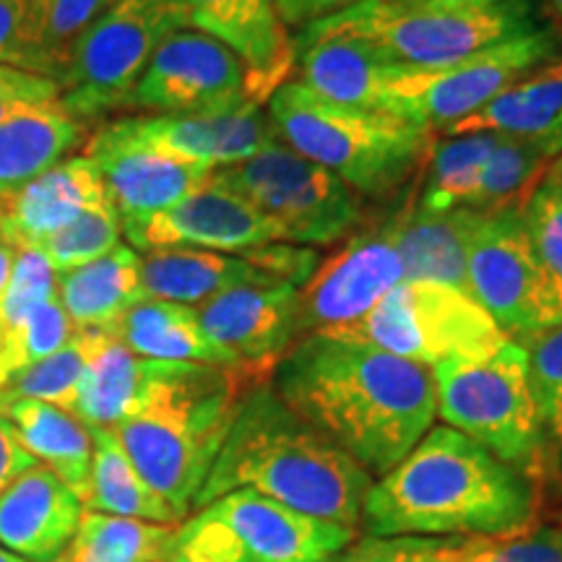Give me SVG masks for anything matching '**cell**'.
<instances>
[{"label": "cell", "mask_w": 562, "mask_h": 562, "mask_svg": "<svg viewBox=\"0 0 562 562\" xmlns=\"http://www.w3.org/2000/svg\"><path fill=\"white\" fill-rule=\"evenodd\" d=\"M203 334L252 381L269 383L281 357L302 336L300 286L245 284L195 307Z\"/></svg>", "instance_id": "obj_17"}, {"label": "cell", "mask_w": 562, "mask_h": 562, "mask_svg": "<svg viewBox=\"0 0 562 562\" xmlns=\"http://www.w3.org/2000/svg\"><path fill=\"white\" fill-rule=\"evenodd\" d=\"M469 133L544 138L558 144L562 151V63H547L531 70L442 136Z\"/></svg>", "instance_id": "obj_30"}, {"label": "cell", "mask_w": 562, "mask_h": 562, "mask_svg": "<svg viewBox=\"0 0 562 562\" xmlns=\"http://www.w3.org/2000/svg\"><path fill=\"white\" fill-rule=\"evenodd\" d=\"M558 157H562V151L552 140L497 136L495 146L484 159L467 209L490 214V211L524 206Z\"/></svg>", "instance_id": "obj_34"}, {"label": "cell", "mask_w": 562, "mask_h": 562, "mask_svg": "<svg viewBox=\"0 0 562 562\" xmlns=\"http://www.w3.org/2000/svg\"><path fill=\"white\" fill-rule=\"evenodd\" d=\"M355 3H360V0H273L284 26H300V30L334 16V13L347 11Z\"/></svg>", "instance_id": "obj_48"}, {"label": "cell", "mask_w": 562, "mask_h": 562, "mask_svg": "<svg viewBox=\"0 0 562 562\" xmlns=\"http://www.w3.org/2000/svg\"><path fill=\"white\" fill-rule=\"evenodd\" d=\"M472 539L459 537H355L331 562H463Z\"/></svg>", "instance_id": "obj_41"}, {"label": "cell", "mask_w": 562, "mask_h": 562, "mask_svg": "<svg viewBox=\"0 0 562 562\" xmlns=\"http://www.w3.org/2000/svg\"><path fill=\"white\" fill-rule=\"evenodd\" d=\"M0 240H3V206H0Z\"/></svg>", "instance_id": "obj_54"}, {"label": "cell", "mask_w": 562, "mask_h": 562, "mask_svg": "<svg viewBox=\"0 0 562 562\" xmlns=\"http://www.w3.org/2000/svg\"><path fill=\"white\" fill-rule=\"evenodd\" d=\"M544 182H552V186L562 188V157L552 161L550 170H547V175H544Z\"/></svg>", "instance_id": "obj_52"}, {"label": "cell", "mask_w": 562, "mask_h": 562, "mask_svg": "<svg viewBox=\"0 0 562 562\" xmlns=\"http://www.w3.org/2000/svg\"><path fill=\"white\" fill-rule=\"evenodd\" d=\"M89 362L87 370H83L79 391H76L70 414L87 427H110V430H115L136 409L151 360L133 355L110 331H97V328H89Z\"/></svg>", "instance_id": "obj_31"}, {"label": "cell", "mask_w": 562, "mask_h": 562, "mask_svg": "<svg viewBox=\"0 0 562 562\" xmlns=\"http://www.w3.org/2000/svg\"><path fill=\"white\" fill-rule=\"evenodd\" d=\"M558 521H560V529H562V508H560V513H558Z\"/></svg>", "instance_id": "obj_56"}, {"label": "cell", "mask_w": 562, "mask_h": 562, "mask_svg": "<svg viewBox=\"0 0 562 562\" xmlns=\"http://www.w3.org/2000/svg\"><path fill=\"white\" fill-rule=\"evenodd\" d=\"M0 66L40 74L30 45L26 0H0Z\"/></svg>", "instance_id": "obj_46"}, {"label": "cell", "mask_w": 562, "mask_h": 562, "mask_svg": "<svg viewBox=\"0 0 562 562\" xmlns=\"http://www.w3.org/2000/svg\"><path fill=\"white\" fill-rule=\"evenodd\" d=\"M110 203L102 175L89 157H68L21 188L3 206V240L16 250H37L47 237Z\"/></svg>", "instance_id": "obj_23"}, {"label": "cell", "mask_w": 562, "mask_h": 562, "mask_svg": "<svg viewBox=\"0 0 562 562\" xmlns=\"http://www.w3.org/2000/svg\"><path fill=\"white\" fill-rule=\"evenodd\" d=\"M13 258H16V248H13L11 243L0 240V297H3L5 286H9L11 269H13Z\"/></svg>", "instance_id": "obj_50"}, {"label": "cell", "mask_w": 562, "mask_h": 562, "mask_svg": "<svg viewBox=\"0 0 562 562\" xmlns=\"http://www.w3.org/2000/svg\"><path fill=\"white\" fill-rule=\"evenodd\" d=\"M89 349L91 331H76L70 336L66 347H60L55 355L47 357V360L32 364V368L13 375L11 381L0 389V398H3V402H13V398H34V402H45L70 412L74 409L76 391H79L83 370H87Z\"/></svg>", "instance_id": "obj_37"}, {"label": "cell", "mask_w": 562, "mask_h": 562, "mask_svg": "<svg viewBox=\"0 0 562 562\" xmlns=\"http://www.w3.org/2000/svg\"><path fill=\"white\" fill-rule=\"evenodd\" d=\"M112 0H26L30 45L40 76L58 81L81 34Z\"/></svg>", "instance_id": "obj_36"}, {"label": "cell", "mask_w": 562, "mask_h": 562, "mask_svg": "<svg viewBox=\"0 0 562 562\" xmlns=\"http://www.w3.org/2000/svg\"><path fill=\"white\" fill-rule=\"evenodd\" d=\"M175 537L178 524H149L83 508L79 529L58 562H170Z\"/></svg>", "instance_id": "obj_33"}, {"label": "cell", "mask_w": 562, "mask_h": 562, "mask_svg": "<svg viewBox=\"0 0 562 562\" xmlns=\"http://www.w3.org/2000/svg\"><path fill=\"white\" fill-rule=\"evenodd\" d=\"M409 5H430V9H490V5L508 3V0H396Z\"/></svg>", "instance_id": "obj_49"}, {"label": "cell", "mask_w": 562, "mask_h": 562, "mask_svg": "<svg viewBox=\"0 0 562 562\" xmlns=\"http://www.w3.org/2000/svg\"><path fill=\"white\" fill-rule=\"evenodd\" d=\"M524 220L539 261L562 290V188L539 182L524 203Z\"/></svg>", "instance_id": "obj_43"}, {"label": "cell", "mask_w": 562, "mask_h": 562, "mask_svg": "<svg viewBox=\"0 0 562 562\" xmlns=\"http://www.w3.org/2000/svg\"><path fill=\"white\" fill-rule=\"evenodd\" d=\"M133 355L157 362H203L237 368L227 351L203 334L195 307L144 297L112 326Z\"/></svg>", "instance_id": "obj_29"}, {"label": "cell", "mask_w": 562, "mask_h": 562, "mask_svg": "<svg viewBox=\"0 0 562 562\" xmlns=\"http://www.w3.org/2000/svg\"><path fill=\"white\" fill-rule=\"evenodd\" d=\"M60 100L58 81L13 66H0V123L16 110Z\"/></svg>", "instance_id": "obj_45"}, {"label": "cell", "mask_w": 562, "mask_h": 562, "mask_svg": "<svg viewBox=\"0 0 562 562\" xmlns=\"http://www.w3.org/2000/svg\"><path fill=\"white\" fill-rule=\"evenodd\" d=\"M188 26L182 0H112L70 53L58 79L60 104L81 123L128 110L151 55Z\"/></svg>", "instance_id": "obj_8"}, {"label": "cell", "mask_w": 562, "mask_h": 562, "mask_svg": "<svg viewBox=\"0 0 562 562\" xmlns=\"http://www.w3.org/2000/svg\"><path fill=\"white\" fill-rule=\"evenodd\" d=\"M58 300L76 331H112L128 307L144 300L140 256L131 245H117L108 256L58 273Z\"/></svg>", "instance_id": "obj_27"}, {"label": "cell", "mask_w": 562, "mask_h": 562, "mask_svg": "<svg viewBox=\"0 0 562 562\" xmlns=\"http://www.w3.org/2000/svg\"><path fill=\"white\" fill-rule=\"evenodd\" d=\"M355 537L349 526L232 490L178 526L175 554L191 562H331Z\"/></svg>", "instance_id": "obj_9"}, {"label": "cell", "mask_w": 562, "mask_h": 562, "mask_svg": "<svg viewBox=\"0 0 562 562\" xmlns=\"http://www.w3.org/2000/svg\"><path fill=\"white\" fill-rule=\"evenodd\" d=\"M328 336L370 344L430 370L448 360H482L508 341L472 294L435 281H402L364 318Z\"/></svg>", "instance_id": "obj_11"}, {"label": "cell", "mask_w": 562, "mask_h": 562, "mask_svg": "<svg viewBox=\"0 0 562 562\" xmlns=\"http://www.w3.org/2000/svg\"><path fill=\"white\" fill-rule=\"evenodd\" d=\"M552 55V34L537 30L440 68H402L389 87L385 112L432 136L448 133L531 70L547 66Z\"/></svg>", "instance_id": "obj_12"}, {"label": "cell", "mask_w": 562, "mask_h": 562, "mask_svg": "<svg viewBox=\"0 0 562 562\" xmlns=\"http://www.w3.org/2000/svg\"><path fill=\"white\" fill-rule=\"evenodd\" d=\"M544 492L480 442L430 427L364 497L372 537L501 539L537 529Z\"/></svg>", "instance_id": "obj_2"}, {"label": "cell", "mask_w": 562, "mask_h": 562, "mask_svg": "<svg viewBox=\"0 0 562 562\" xmlns=\"http://www.w3.org/2000/svg\"><path fill=\"white\" fill-rule=\"evenodd\" d=\"M256 383L240 368L151 360L136 409L115 432L138 474L180 521L193 513L237 406Z\"/></svg>", "instance_id": "obj_4"}, {"label": "cell", "mask_w": 562, "mask_h": 562, "mask_svg": "<svg viewBox=\"0 0 562 562\" xmlns=\"http://www.w3.org/2000/svg\"><path fill=\"white\" fill-rule=\"evenodd\" d=\"M81 513L79 497L37 463L0 495V547L26 562H55L79 529Z\"/></svg>", "instance_id": "obj_22"}, {"label": "cell", "mask_w": 562, "mask_h": 562, "mask_svg": "<svg viewBox=\"0 0 562 562\" xmlns=\"http://www.w3.org/2000/svg\"><path fill=\"white\" fill-rule=\"evenodd\" d=\"M0 562H26L24 558H19V554H13L5 550V547H0Z\"/></svg>", "instance_id": "obj_53"}, {"label": "cell", "mask_w": 562, "mask_h": 562, "mask_svg": "<svg viewBox=\"0 0 562 562\" xmlns=\"http://www.w3.org/2000/svg\"><path fill=\"white\" fill-rule=\"evenodd\" d=\"M245 284H284L243 256L214 250H154L140 258L144 297L201 307L216 294Z\"/></svg>", "instance_id": "obj_26"}, {"label": "cell", "mask_w": 562, "mask_h": 562, "mask_svg": "<svg viewBox=\"0 0 562 562\" xmlns=\"http://www.w3.org/2000/svg\"><path fill=\"white\" fill-rule=\"evenodd\" d=\"M74 334L76 328L63 311L58 294L34 307L11 334L0 339V389L21 370L47 360L60 347H66Z\"/></svg>", "instance_id": "obj_39"}, {"label": "cell", "mask_w": 562, "mask_h": 562, "mask_svg": "<svg viewBox=\"0 0 562 562\" xmlns=\"http://www.w3.org/2000/svg\"><path fill=\"white\" fill-rule=\"evenodd\" d=\"M191 30L220 40L243 60L248 97L266 104L294 70V40L273 0H182Z\"/></svg>", "instance_id": "obj_20"}, {"label": "cell", "mask_w": 562, "mask_h": 562, "mask_svg": "<svg viewBox=\"0 0 562 562\" xmlns=\"http://www.w3.org/2000/svg\"><path fill=\"white\" fill-rule=\"evenodd\" d=\"M170 562H191V560H186V558H180V554H172V560Z\"/></svg>", "instance_id": "obj_55"}, {"label": "cell", "mask_w": 562, "mask_h": 562, "mask_svg": "<svg viewBox=\"0 0 562 562\" xmlns=\"http://www.w3.org/2000/svg\"><path fill=\"white\" fill-rule=\"evenodd\" d=\"M269 383L370 476L389 474L438 417L430 368L339 336H302Z\"/></svg>", "instance_id": "obj_1"}, {"label": "cell", "mask_w": 562, "mask_h": 562, "mask_svg": "<svg viewBox=\"0 0 562 562\" xmlns=\"http://www.w3.org/2000/svg\"><path fill=\"white\" fill-rule=\"evenodd\" d=\"M89 430L94 451H91L89 497L83 508L149 524H180L170 505L161 501L133 467L117 432L110 427H89Z\"/></svg>", "instance_id": "obj_32"}, {"label": "cell", "mask_w": 562, "mask_h": 562, "mask_svg": "<svg viewBox=\"0 0 562 562\" xmlns=\"http://www.w3.org/2000/svg\"><path fill=\"white\" fill-rule=\"evenodd\" d=\"M542 11L552 24V30L562 34V0H542Z\"/></svg>", "instance_id": "obj_51"}, {"label": "cell", "mask_w": 562, "mask_h": 562, "mask_svg": "<svg viewBox=\"0 0 562 562\" xmlns=\"http://www.w3.org/2000/svg\"><path fill=\"white\" fill-rule=\"evenodd\" d=\"M125 123L146 144L214 170L240 165L279 138L266 104L250 97L186 115L125 117Z\"/></svg>", "instance_id": "obj_19"}, {"label": "cell", "mask_w": 562, "mask_h": 562, "mask_svg": "<svg viewBox=\"0 0 562 562\" xmlns=\"http://www.w3.org/2000/svg\"><path fill=\"white\" fill-rule=\"evenodd\" d=\"M484 211H427L417 193H406L393 211L396 248L404 263V281H435L467 292V256Z\"/></svg>", "instance_id": "obj_24"}, {"label": "cell", "mask_w": 562, "mask_h": 562, "mask_svg": "<svg viewBox=\"0 0 562 562\" xmlns=\"http://www.w3.org/2000/svg\"><path fill=\"white\" fill-rule=\"evenodd\" d=\"M102 175L104 191L121 224L146 220L175 206L206 186L214 167L182 159L178 154L140 140L128 123L102 125L87 140V154Z\"/></svg>", "instance_id": "obj_16"}, {"label": "cell", "mask_w": 562, "mask_h": 562, "mask_svg": "<svg viewBox=\"0 0 562 562\" xmlns=\"http://www.w3.org/2000/svg\"><path fill=\"white\" fill-rule=\"evenodd\" d=\"M211 180L248 201L279 243L334 245L360 229L362 195L281 138L240 165L214 170Z\"/></svg>", "instance_id": "obj_10"}, {"label": "cell", "mask_w": 562, "mask_h": 562, "mask_svg": "<svg viewBox=\"0 0 562 562\" xmlns=\"http://www.w3.org/2000/svg\"><path fill=\"white\" fill-rule=\"evenodd\" d=\"M121 216L112 209V203H104V206L87 211L79 220L55 232L37 250L47 258L55 277H58V273L74 271L83 263L108 256L110 250L121 245Z\"/></svg>", "instance_id": "obj_40"}, {"label": "cell", "mask_w": 562, "mask_h": 562, "mask_svg": "<svg viewBox=\"0 0 562 562\" xmlns=\"http://www.w3.org/2000/svg\"><path fill=\"white\" fill-rule=\"evenodd\" d=\"M404 281V263L396 248L393 211L318 263L300 286L302 334H336L364 318L372 307Z\"/></svg>", "instance_id": "obj_14"}, {"label": "cell", "mask_w": 562, "mask_h": 562, "mask_svg": "<svg viewBox=\"0 0 562 562\" xmlns=\"http://www.w3.org/2000/svg\"><path fill=\"white\" fill-rule=\"evenodd\" d=\"M463 562H562V529L537 526L501 539H472Z\"/></svg>", "instance_id": "obj_44"}, {"label": "cell", "mask_w": 562, "mask_h": 562, "mask_svg": "<svg viewBox=\"0 0 562 562\" xmlns=\"http://www.w3.org/2000/svg\"><path fill=\"white\" fill-rule=\"evenodd\" d=\"M497 133H469L435 140L422 167L417 201L427 211L467 209L472 201L482 165L495 146Z\"/></svg>", "instance_id": "obj_35"}, {"label": "cell", "mask_w": 562, "mask_h": 562, "mask_svg": "<svg viewBox=\"0 0 562 562\" xmlns=\"http://www.w3.org/2000/svg\"><path fill=\"white\" fill-rule=\"evenodd\" d=\"M123 235L136 252L186 248L248 256L279 243L277 229L248 201L214 180L159 214L125 222Z\"/></svg>", "instance_id": "obj_18"}, {"label": "cell", "mask_w": 562, "mask_h": 562, "mask_svg": "<svg viewBox=\"0 0 562 562\" xmlns=\"http://www.w3.org/2000/svg\"><path fill=\"white\" fill-rule=\"evenodd\" d=\"M435 404L448 427L459 430L521 472L544 492L554 474L537 402L529 357L508 339L482 360H448L432 368Z\"/></svg>", "instance_id": "obj_6"}, {"label": "cell", "mask_w": 562, "mask_h": 562, "mask_svg": "<svg viewBox=\"0 0 562 562\" xmlns=\"http://www.w3.org/2000/svg\"><path fill=\"white\" fill-rule=\"evenodd\" d=\"M248 97L243 60L220 40L199 30H180L151 55L133 89L128 110L186 115Z\"/></svg>", "instance_id": "obj_15"}, {"label": "cell", "mask_w": 562, "mask_h": 562, "mask_svg": "<svg viewBox=\"0 0 562 562\" xmlns=\"http://www.w3.org/2000/svg\"><path fill=\"white\" fill-rule=\"evenodd\" d=\"M318 24L364 42L396 68H440L539 30L529 0H508L490 9H430L396 0H360Z\"/></svg>", "instance_id": "obj_7"}, {"label": "cell", "mask_w": 562, "mask_h": 562, "mask_svg": "<svg viewBox=\"0 0 562 562\" xmlns=\"http://www.w3.org/2000/svg\"><path fill=\"white\" fill-rule=\"evenodd\" d=\"M372 476L334 440L307 425L271 383L245 391L193 510L232 490H252L307 516L357 529Z\"/></svg>", "instance_id": "obj_3"}, {"label": "cell", "mask_w": 562, "mask_h": 562, "mask_svg": "<svg viewBox=\"0 0 562 562\" xmlns=\"http://www.w3.org/2000/svg\"><path fill=\"white\" fill-rule=\"evenodd\" d=\"M58 294L55 271L40 250L24 248L16 250L9 286L0 297V339L11 334L34 307Z\"/></svg>", "instance_id": "obj_42"}, {"label": "cell", "mask_w": 562, "mask_h": 562, "mask_svg": "<svg viewBox=\"0 0 562 562\" xmlns=\"http://www.w3.org/2000/svg\"><path fill=\"white\" fill-rule=\"evenodd\" d=\"M518 344L529 357V381L547 453L554 474L562 480V326L524 336Z\"/></svg>", "instance_id": "obj_38"}, {"label": "cell", "mask_w": 562, "mask_h": 562, "mask_svg": "<svg viewBox=\"0 0 562 562\" xmlns=\"http://www.w3.org/2000/svg\"><path fill=\"white\" fill-rule=\"evenodd\" d=\"M34 467H37V461L21 446L9 414H5V404L0 402V495Z\"/></svg>", "instance_id": "obj_47"}, {"label": "cell", "mask_w": 562, "mask_h": 562, "mask_svg": "<svg viewBox=\"0 0 562 562\" xmlns=\"http://www.w3.org/2000/svg\"><path fill=\"white\" fill-rule=\"evenodd\" d=\"M55 562H58V560H55Z\"/></svg>", "instance_id": "obj_57"}, {"label": "cell", "mask_w": 562, "mask_h": 562, "mask_svg": "<svg viewBox=\"0 0 562 562\" xmlns=\"http://www.w3.org/2000/svg\"><path fill=\"white\" fill-rule=\"evenodd\" d=\"M467 290L513 341L562 326V290L533 250L524 206L484 214L469 243Z\"/></svg>", "instance_id": "obj_13"}, {"label": "cell", "mask_w": 562, "mask_h": 562, "mask_svg": "<svg viewBox=\"0 0 562 562\" xmlns=\"http://www.w3.org/2000/svg\"><path fill=\"white\" fill-rule=\"evenodd\" d=\"M87 138V123L60 100L30 104L0 123V206L42 172L60 165Z\"/></svg>", "instance_id": "obj_25"}, {"label": "cell", "mask_w": 562, "mask_h": 562, "mask_svg": "<svg viewBox=\"0 0 562 562\" xmlns=\"http://www.w3.org/2000/svg\"><path fill=\"white\" fill-rule=\"evenodd\" d=\"M3 404L21 446L30 451L32 459L58 476L81 505L87 503L91 451H94L89 427L60 406L34 402V398H13Z\"/></svg>", "instance_id": "obj_28"}, {"label": "cell", "mask_w": 562, "mask_h": 562, "mask_svg": "<svg viewBox=\"0 0 562 562\" xmlns=\"http://www.w3.org/2000/svg\"><path fill=\"white\" fill-rule=\"evenodd\" d=\"M266 115L290 149L326 167L362 199H389L417 180L435 136L383 110H360L286 81L266 102Z\"/></svg>", "instance_id": "obj_5"}, {"label": "cell", "mask_w": 562, "mask_h": 562, "mask_svg": "<svg viewBox=\"0 0 562 562\" xmlns=\"http://www.w3.org/2000/svg\"><path fill=\"white\" fill-rule=\"evenodd\" d=\"M302 87L323 100L360 110H383L398 70L349 34L326 30L318 21L294 40V70Z\"/></svg>", "instance_id": "obj_21"}]
</instances>
